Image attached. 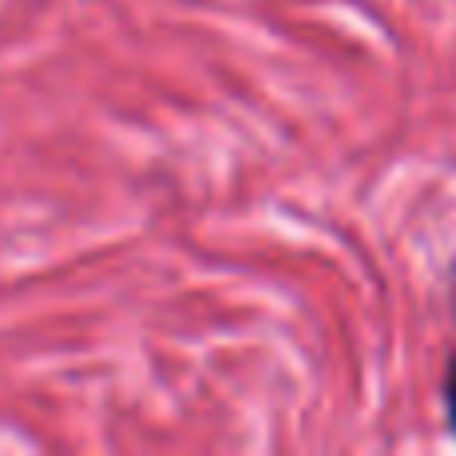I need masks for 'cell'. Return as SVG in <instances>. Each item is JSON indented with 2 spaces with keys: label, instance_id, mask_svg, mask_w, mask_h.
Wrapping results in <instances>:
<instances>
[{
  "label": "cell",
  "instance_id": "obj_1",
  "mask_svg": "<svg viewBox=\"0 0 456 456\" xmlns=\"http://www.w3.org/2000/svg\"><path fill=\"white\" fill-rule=\"evenodd\" d=\"M444 396H449V425H452V433H456V356H452V364H449V385H444Z\"/></svg>",
  "mask_w": 456,
  "mask_h": 456
}]
</instances>
